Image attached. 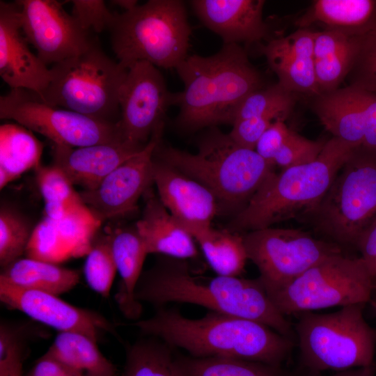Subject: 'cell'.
Returning a JSON list of instances; mask_svg holds the SVG:
<instances>
[{
  "instance_id": "1",
  "label": "cell",
  "mask_w": 376,
  "mask_h": 376,
  "mask_svg": "<svg viewBox=\"0 0 376 376\" xmlns=\"http://www.w3.org/2000/svg\"><path fill=\"white\" fill-rule=\"evenodd\" d=\"M134 296L139 302L156 308L172 302L201 306L260 322L296 341L294 327L276 308L259 278L201 277L185 260L161 256L142 272Z\"/></svg>"
},
{
  "instance_id": "2",
  "label": "cell",
  "mask_w": 376,
  "mask_h": 376,
  "mask_svg": "<svg viewBox=\"0 0 376 376\" xmlns=\"http://www.w3.org/2000/svg\"><path fill=\"white\" fill-rule=\"evenodd\" d=\"M144 336L156 337L196 357H229L283 366L296 341L260 322L215 311L198 319L176 308H157L133 324Z\"/></svg>"
},
{
  "instance_id": "3",
  "label": "cell",
  "mask_w": 376,
  "mask_h": 376,
  "mask_svg": "<svg viewBox=\"0 0 376 376\" xmlns=\"http://www.w3.org/2000/svg\"><path fill=\"white\" fill-rule=\"evenodd\" d=\"M175 70L184 84L175 93L177 123L187 131L233 125L242 101L263 87L260 72L237 44H224L209 56H188Z\"/></svg>"
},
{
  "instance_id": "4",
  "label": "cell",
  "mask_w": 376,
  "mask_h": 376,
  "mask_svg": "<svg viewBox=\"0 0 376 376\" xmlns=\"http://www.w3.org/2000/svg\"><path fill=\"white\" fill-rule=\"evenodd\" d=\"M356 147L332 136L314 161L279 173L272 172L226 230L240 234L291 219L309 217Z\"/></svg>"
},
{
  "instance_id": "5",
  "label": "cell",
  "mask_w": 376,
  "mask_h": 376,
  "mask_svg": "<svg viewBox=\"0 0 376 376\" xmlns=\"http://www.w3.org/2000/svg\"><path fill=\"white\" fill-rule=\"evenodd\" d=\"M153 156L204 185L219 204L237 213L274 171V166L255 150L239 146L229 134L215 127L200 139L196 153L165 146L161 141Z\"/></svg>"
},
{
  "instance_id": "6",
  "label": "cell",
  "mask_w": 376,
  "mask_h": 376,
  "mask_svg": "<svg viewBox=\"0 0 376 376\" xmlns=\"http://www.w3.org/2000/svg\"><path fill=\"white\" fill-rule=\"evenodd\" d=\"M109 31L112 49L127 68L146 61L175 69L188 56L191 30L182 1L150 0L114 13Z\"/></svg>"
},
{
  "instance_id": "7",
  "label": "cell",
  "mask_w": 376,
  "mask_h": 376,
  "mask_svg": "<svg viewBox=\"0 0 376 376\" xmlns=\"http://www.w3.org/2000/svg\"><path fill=\"white\" fill-rule=\"evenodd\" d=\"M365 306L354 304L330 313L297 315L293 327L301 368L318 374L374 365L376 329L364 318Z\"/></svg>"
},
{
  "instance_id": "8",
  "label": "cell",
  "mask_w": 376,
  "mask_h": 376,
  "mask_svg": "<svg viewBox=\"0 0 376 376\" xmlns=\"http://www.w3.org/2000/svg\"><path fill=\"white\" fill-rule=\"evenodd\" d=\"M41 97L49 104L102 121L119 120V97L128 68L110 58L95 42L81 54L53 65Z\"/></svg>"
},
{
  "instance_id": "9",
  "label": "cell",
  "mask_w": 376,
  "mask_h": 376,
  "mask_svg": "<svg viewBox=\"0 0 376 376\" xmlns=\"http://www.w3.org/2000/svg\"><path fill=\"white\" fill-rule=\"evenodd\" d=\"M376 217V148L357 146L318 208L308 217L325 240L343 249L354 246Z\"/></svg>"
},
{
  "instance_id": "10",
  "label": "cell",
  "mask_w": 376,
  "mask_h": 376,
  "mask_svg": "<svg viewBox=\"0 0 376 376\" xmlns=\"http://www.w3.org/2000/svg\"><path fill=\"white\" fill-rule=\"evenodd\" d=\"M373 282L360 257L340 253L327 257L287 283L263 286L276 308L286 316L366 304L373 298Z\"/></svg>"
},
{
  "instance_id": "11",
  "label": "cell",
  "mask_w": 376,
  "mask_h": 376,
  "mask_svg": "<svg viewBox=\"0 0 376 376\" xmlns=\"http://www.w3.org/2000/svg\"><path fill=\"white\" fill-rule=\"evenodd\" d=\"M0 118L15 120L56 145L77 148L125 141L118 123L49 104L35 92L23 88H11L1 96Z\"/></svg>"
},
{
  "instance_id": "12",
  "label": "cell",
  "mask_w": 376,
  "mask_h": 376,
  "mask_svg": "<svg viewBox=\"0 0 376 376\" xmlns=\"http://www.w3.org/2000/svg\"><path fill=\"white\" fill-rule=\"evenodd\" d=\"M242 237L264 286L287 283L327 257L343 253L337 244L299 229L268 227Z\"/></svg>"
},
{
  "instance_id": "13",
  "label": "cell",
  "mask_w": 376,
  "mask_h": 376,
  "mask_svg": "<svg viewBox=\"0 0 376 376\" xmlns=\"http://www.w3.org/2000/svg\"><path fill=\"white\" fill-rule=\"evenodd\" d=\"M175 93H171L158 68L146 61L128 68L120 97L118 126L123 139L144 146L155 130L164 125L168 108L175 105Z\"/></svg>"
},
{
  "instance_id": "14",
  "label": "cell",
  "mask_w": 376,
  "mask_h": 376,
  "mask_svg": "<svg viewBox=\"0 0 376 376\" xmlns=\"http://www.w3.org/2000/svg\"><path fill=\"white\" fill-rule=\"evenodd\" d=\"M22 30L46 65L76 56L94 42L71 14L55 0H19Z\"/></svg>"
},
{
  "instance_id": "15",
  "label": "cell",
  "mask_w": 376,
  "mask_h": 376,
  "mask_svg": "<svg viewBox=\"0 0 376 376\" xmlns=\"http://www.w3.org/2000/svg\"><path fill=\"white\" fill-rule=\"evenodd\" d=\"M164 127L155 130L141 151L114 169L98 187L79 192L84 204L100 223L136 210L139 199L154 183L153 155L162 141Z\"/></svg>"
},
{
  "instance_id": "16",
  "label": "cell",
  "mask_w": 376,
  "mask_h": 376,
  "mask_svg": "<svg viewBox=\"0 0 376 376\" xmlns=\"http://www.w3.org/2000/svg\"><path fill=\"white\" fill-rule=\"evenodd\" d=\"M0 301L8 308L59 332L81 334L97 343L104 334L119 338L113 325L103 315L72 305L57 295L0 281Z\"/></svg>"
},
{
  "instance_id": "17",
  "label": "cell",
  "mask_w": 376,
  "mask_h": 376,
  "mask_svg": "<svg viewBox=\"0 0 376 376\" xmlns=\"http://www.w3.org/2000/svg\"><path fill=\"white\" fill-rule=\"evenodd\" d=\"M0 76L10 88L29 90L41 97L52 80L51 70L29 47L16 1H0Z\"/></svg>"
},
{
  "instance_id": "18",
  "label": "cell",
  "mask_w": 376,
  "mask_h": 376,
  "mask_svg": "<svg viewBox=\"0 0 376 376\" xmlns=\"http://www.w3.org/2000/svg\"><path fill=\"white\" fill-rule=\"evenodd\" d=\"M153 180L159 198L185 228L211 226L220 204L207 187L154 156Z\"/></svg>"
},
{
  "instance_id": "19",
  "label": "cell",
  "mask_w": 376,
  "mask_h": 376,
  "mask_svg": "<svg viewBox=\"0 0 376 376\" xmlns=\"http://www.w3.org/2000/svg\"><path fill=\"white\" fill-rule=\"evenodd\" d=\"M192 8L201 22L224 44H252L267 39L269 30L263 17V0H194Z\"/></svg>"
},
{
  "instance_id": "20",
  "label": "cell",
  "mask_w": 376,
  "mask_h": 376,
  "mask_svg": "<svg viewBox=\"0 0 376 376\" xmlns=\"http://www.w3.org/2000/svg\"><path fill=\"white\" fill-rule=\"evenodd\" d=\"M145 146L125 141L77 148L53 144V164L61 169L74 185L92 190Z\"/></svg>"
},
{
  "instance_id": "21",
  "label": "cell",
  "mask_w": 376,
  "mask_h": 376,
  "mask_svg": "<svg viewBox=\"0 0 376 376\" xmlns=\"http://www.w3.org/2000/svg\"><path fill=\"white\" fill-rule=\"evenodd\" d=\"M314 32L299 29L289 36L272 38L260 47L281 85L292 93L320 95L314 70Z\"/></svg>"
},
{
  "instance_id": "22",
  "label": "cell",
  "mask_w": 376,
  "mask_h": 376,
  "mask_svg": "<svg viewBox=\"0 0 376 376\" xmlns=\"http://www.w3.org/2000/svg\"><path fill=\"white\" fill-rule=\"evenodd\" d=\"M135 226L148 254L157 253L182 260L197 256L191 233L155 195L147 196L142 216Z\"/></svg>"
},
{
  "instance_id": "23",
  "label": "cell",
  "mask_w": 376,
  "mask_h": 376,
  "mask_svg": "<svg viewBox=\"0 0 376 376\" xmlns=\"http://www.w3.org/2000/svg\"><path fill=\"white\" fill-rule=\"evenodd\" d=\"M109 234L117 272L121 278L115 299L123 315L136 320L143 308L135 299V290L148 253L135 226L118 228Z\"/></svg>"
},
{
  "instance_id": "24",
  "label": "cell",
  "mask_w": 376,
  "mask_h": 376,
  "mask_svg": "<svg viewBox=\"0 0 376 376\" xmlns=\"http://www.w3.org/2000/svg\"><path fill=\"white\" fill-rule=\"evenodd\" d=\"M313 110L332 136L355 146L363 141V109L359 89L347 86L315 96Z\"/></svg>"
},
{
  "instance_id": "25",
  "label": "cell",
  "mask_w": 376,
  "mask_h": 376,
  "mask_svg": "<svg viewBox=\"0 0 376 376\" xmlns=\"http://www.w3.org/2000/svg\"><path fill=\"white\" fill-rule=\"evenodd\" d=\"M77 269L31 258H21L1 267L0 281L21 288L59 296L78 285Z\"/></svg>"
},
{
  "instance_id": "26",
  "label": "cell",
  "mask_w": 376,
  "mask_h": 376,
  "mask_svg": "<svg viewBox=\"0 0 376 376\" xmlns=\"http://www.w3.org/2000/svg\"><path fill=\"white\" fill-rule=\"evenodd\" d=\"M320 23L326 29L351 34L364 33L376 26L375 0H317L297 22L300 29Z\"/></svg>"
},
{
  "instance_id": "27",
  "label": "cell",
  "mask_w": 376,
  "mask_h": 376,
  "mask_svg": "<svg viewBox=\"0 0 376 376\" xmlns=\"http://www.w3.org/2000/svg\"><path fill=\"white\" fill-rule=\"evenodd\" d=\"M43 144L18 123L0 126V189L40 165Z\"/></svg>"
},
{
  "instance_id": "28",
  "label": "cell",
  "mask_w": 376,
  "mask_h": 376,
  "mask_svg": "<svg viewBox=\"0 0 376 376\" xmlns=\"http://www.w3.org/2000/svg\"><path fill=\"white\" fill-rule=\"evenodd\" d=\"M48 354L78 376H117L116 366L100 352L97 343L86 335L59 332Z\"/></svg>"
},
{
  "instance_id": "29",
  "label": "cell",
  "mask_w": 376,
  "mask_h": 376,
  "mask_svg": "<svg viewBox=\"0 0 376 376\" xmlns=\"http://www.w3.org/2000/svg\"><path fill=\"white\" fill-rule=\"evenodd\" d=\"M173 369L176 376H298L283 366L219 357L179 355Z\"/></svg>"
},
{
  "instance_id": "30",
  "label": "cell",
  "mask_w": 376,
  "mask_h": 376,
  "mask_svg": "<svg viewBox=\"0 0 376 376\" xmlns=\"http://www.w3.org/2000/svg\"><path fill=\"white\" fill-rule=\"evenodd\" d=\"M186 229L217 275L238 276L243 272L248 258L242 235L212 226Z\"/></svg>"
},
{
  "instance_id": "31",
  "label": "cell",
  "mask_w": 376,
  "mask_h": 376,
  "mask_svg": "<svg viewBox=\"0 0 376 376\" xmlns=\"http://www.w3.org/2000/svg\"><path fill=\"white\" fill-rule=\"evenodd\" d=\"M35 170L47 217L58 221L85 205L74 185L58 166L40 164Z\"/></svg>"
},
{
  "instance_id": "32",
  "label": "cell",
  "mask_w": 376,
  "mask_h": 376,
  "mask_svg": "<svg viewBox=\"0 0 376 376\" xmlns=\"http://www.w3.org/2000/svg\"><path fill=\"white\" fill-rule=\"evenodd\" d=\"M145 336L127 347L120 376H176L173 347L156 337Z\"/></svg>"
},
{
  "instance_id": "33",
  "label": "cell",
  "mask_w": 376,
  "mask_h": 376,
  "mask_svg": "<svg viewBox=\"0 0 376 376\" xmlns=\"http://www.w3.org/2000/svg\"><path fill=\"white\" fill-rule=\"evenodd\" d=\"M31 221L13 206L1 203L0 207V265L6 266L25 255L32 236Z\"/></svg>"
},
{
  "instance_id": "34",
  "label": "cell",
  "mask_w": 376,
  "mask_h": 376,
  "mask_svg": "<svg viewBox=\"0 0 376 376\" xmlns=\"http://www.w3.org/2000/svg\"><path fill=\"white\" fill-rule=\"evenodd\" d=\"M116 272L109 234L97 233L86 255L84 267L85 280L91 290L108 297Z\"/></svg>"
},
{
  "instance_id": "35",
  "label": "cell",
  "mask_w": 376,
  "mask_h": 376,
  "mask_svg": "<svg viewBox=\"0 0 376 376\" xmlns=\"http://www.w3.org/2000/svg\"><path fill=\"white\" fill-rule=\"evenodd\" d=\"M294 104V93L279 83L267 88L263 87L253 91L242 101L235 111L233 123L240 120L275 113L288 116Z\"/></svg>"
},
{
  "instance_id": "36",
  "label": "cell",
  "mask_w": 376,
  "mask_h": 376,
  "mask_svg": "<svg viewBox=\"0 0 376 376\" xmlns=\"http://www.w3.org/2000/svg\"><path fill=\"white\" fill-rule=\"evenodd\" d=\"M355 54L346 79L350 86L376 93V26L354 34Z\"/></svg>"
},
{
  "instance_id": "37",
  "label": "cell",
  "mask_w": 376,
  "mask_h": 376,
  "mask_svg": "<svg viewBox=\"0 0 376 376\" xmlns=\"http://www.w3.org/2000/svg\"><path fill=\"white\" fill-rule=\"evenodd\" d=\"M355 49L353 35V40L349 46L323 58L313 60L320 95L338 89L347 78L353 63Z\"/></svg>"
},
{
  "instance_id": "38",
  "label": "cell",
  "mask_w": 376,
  "mask_h": 376,
  "mask_svg": "<svg viewBox=\"0 0 376 376\" xmlns=\"http://www.w3.org/2000/svg\"><path fill=\"white\" fill-rule=\"evenodd\" d=\"M324 144V141L309 140L292 131L276 155L274 165L285 169L311 162L319 156Z\"/></svg>"
},
{
  "instance_id": "39",
  "label": "cell",
  "mask_w": 376,
  "mask_h": 376,
  "mask_svg": "<svg viewBox=\"0 0 376 376\" xmlns=\"http://www.w3.org/2000/svg\"><path fill=\"white\" fill-rule=\"evenodd\" d=\"M72 16L85 31L101 32L109 29L114 13L102 0H72Z\"/></svg>"
},
{
  "instance_id": "40",
  "label": "cell",
  "mask_w": 376,
  "mask_h": 376,
  "mask_svg": "<svg viewBox=\"0 0 376 376\" xmlns=\"http://www.w3.org/2000/svg\"><path fill=\"white\" fill-rule=\"evenodd\" d=\"M287 116L282 113H270L256 116L235 122L229 134L232 139L239 146L255 150L256 143L265 131L277 119H283Z\"/></svg>"
},
{
  "instance_id": "41",
  "label": "cell",
  "mask_w": 376,
  "mask_h": 376,
  "mask_svg": "<svg viewBox=\"0 0 376 376\" xmlns=\"http://www.w3.org/2000/svg\"><path fill=\"white\" fill-rule=\"evenodd\" d=\"M292 130L283 119L276 120L258 139L255 150L265 161L274 165V159Z\"/></svg>"
},
{
  "instance_id": "42",
  "label": "cell",
  "mask_w": 376,
  "mask_h": 376,
  "mask_svg": "<svg viewBox=\"0 0 376 376\" xmlns=\"http://www.w3.org/2000/svg\"><path fill=\"white\" fill-rule=\"evenodd\" d=\"M30 323L13 324L2 321L0 324V357L16 347H26L31 336L43 335L34 331Z\"/></svg>"
},
{
  "instance_id": "43",
  "label": "cell",
  "mask_w": 376,
  "mask_h": 376,
  "mask_svg": "<svg viewBox=\"0 0 376 376\" xmlns=\"http://www.w3.org/2000/svg\"><path fill=\"white\" fill-rule=\"evenodd\" d=\"M359 90L363 109L361 146L376 148V93Z\"/></svg>"
},
{
  "instance_id": "44",
  "label": "cell",
  "mask_w": 376,
  "mask_h": 376,
  "mask_svg": "<svg viewBox=\"0 0 376 376\" xmlns=\"http://www.w3.org/2000/svg\"><path fill=\"white\" fill-rule=\"evenodd\" d=\"M355 247L374 281L376 280V217L360 233Z\"/></svg>"
},
{
  "instance_id": "45",
  "label": "cell",
  "mask_w": 376,
  "mask_h": 376,
  "mask_svg": "<svg viewBox=\"0 0 376 376\" xmlns=\"http://www.w3.org/2000/svg\"><path fill=\"white\" fill-rule=\"evenodd\" d=\"M25 350H15L0 357V376H24Z\"/></svg>"
},
{
  "instance_id": "46",
  "label": "cell",
  "mask_w": 376,
  "mask_h": 376,
  "mask_svg": "<svg viewBox=\"0 0 376 376\" xmlns=\"http://www.w3.org/2000/svg\"><path fill=\"white\" fill-rule=\"evenodd\" d=\"M375 366H370L354 368L336 373L332 376H375Z\"/></svg>"
},
{
  "instance_id": "47",
  "label": "cell",
  "mask_w": 376,
  "mask_h": 376,
  "mask_svg": "<svg viewBox=\"0 0 376 376\" xmlns=\"http://www.w3.org/2000/svg\"><path fill=\"white\" fill-rule=\"evenodd\" d=\"M111 3L124 9L125 12L130 11L139 6L136 0H113Z\"/></svg>"
},
{
  "instance_id": "48",
  "label": "cell",
  "mask_w": 376,
  "mask_h": 376,
  "mask_svg": "<svg viewBox=\"0 0 376 376\" xmlns=\"http://www.w3.org/2000/svg\"><path fill=\"white\" fill-rule=\"evenodd\" d=\"M369 303H370L376 313V299L372 298Z\"/></svg>"
},
{
  "instance_id": "49",
  "label": "cell",
  "mask_w": 376,
  "mask_h": 376,
  "mask_svg": "<svg viewBox=\"0 0 376 376\" xmlns=\"http://www.w3.org/2000/svg\"><path fill=\"white\" fill-rule=\"evenodd\" d=\"M373 285H374V290L375 291H376V280L374 281Z\"/></svg>"
},
{
  "instance_id": "50",
  "label": "cell",
  "mask_w": 376,
  "mask_h": 376,
  "mask_svg": "<svg viewBox=\"0 0 376 376\" xmlns=\"http://www.w3.org/2000/svg\"><path fill=\"white\" fill-rule=\"evenodd\" d=\"M69 376H78L77 374H72L71 375H69Z\"/></svg>"
}]
</instances>
